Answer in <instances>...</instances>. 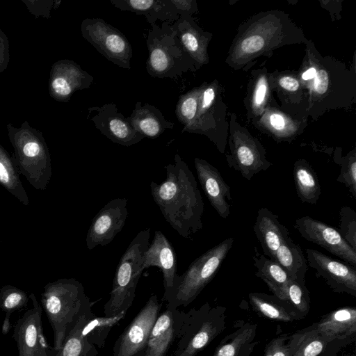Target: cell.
I'll use <instances>...</instances> for the list:
<instances>
[{
    "mask_svg": "<svg viewBox=\"0 0 356 356\" xmlns=\"http://www.w3.org/2000/svg\"><path fill=\"white\" fill-rule=\"evenodd\" d=\"M111 3L121 10L145 15L152 25L157 19L170 22L179 17L171 0H111Z\"/></svg>",
    "mask_w": 356,
    "mask_h": 356,
    "instance_id": "24",
    "label": "cell"
},
{
    "mask_svg": "<svg viewBox=\"0 0 356 356\" xmlns=\"http://www.w3.org/2000/svg\"><path fill=\"white\" fill-rule=\"evenodd\" d=\"M150 228L140 231L121 257L114 275L110 298L104 307L105 316L127 312L136 296L143 271L144 254L149 245Z\"/></svg>",
    "mask_w": 356,
    "mask_h": 356,
    "instance_id": "5",
    "label": "cell"
},
{
    "mask_svg": "<svg viewBox=\"0 0 356 356\" xmlns=\"http://www.w3.org/2000/svg\"><path fill=\"white\" fill-rule=\"evenodd\" d=\"M19 171L12 160L0 149V185L23 205H30L28 194L19 177Z\"/></svg>",
    "mask_w": 356,
    "mask_h": 356,
    "instance_id": "32",
    "label": "cell"
},
{
    "mask_svg": "<svg viewBox=\"0 0 356 356\" xmlns=\"http://www.w3.org/2000/svg\"><path fill=\"white\" fill-rule=\"evenodd\" d=\"M267 72H257L252 80L247 109L252 118H260L264 113L268 99L270 76Z\"/></svg>",
    "mask_w": 356,
    "mask_h": 356,
    "instance_id": "35",
    "label": "cell"
},
{
    "mask_svg": "<svg viewBox=\"0 0 356 356\" xmlns=\"http://www.w3.org/2000/svg\"><path fill=\"white\" fill-rule=\"evenodd\" d=\"M90 300L82 284L74 278L47 283L41 294V305L54 332V348L58 351Z\"/></svg>",
    "mask_w": 356,
    "mask_h": 356,
    "instance_id": "4",
    "label": "cell"
},
{
    "mask_svg": "<svg viewBox=\"0 0 356 356\" xmlns=\"http://www.w3.org/2000/svg\"><path fill=\"white\" fill-rule=\"evenodd\" d=\"M127 200L117 197L107 202L92 220L86 234L88 250L110 243L124 227L128 216Z\"/></svg>",
    "mask_w": 356,
    "mask_h": 356,
    "instance_id": "15",
    "label": "cell"
},
{
    "mask_svg": "<svg viewBox=\"0 0 356 356\" xmlns=\"http://www.w3.org/2000/svg\"><path fill=\"white\" fill-rule=\"evenodd\" d=\"M249 298L252 307L266 318L284 322L293 319L292 314L264 293H251Z\"/></svg>",
    "mask_w": 356,
    "mask_h": 356,
    "instance_id": "38",
    "label": "cell"
},
{
    "mask_svg": "<svg viewBox=\"0 0 356 356\" xmlns=\"http://www.w3.org/2000/svg\"><path fill=\"white\" fill-rule=\"evenodd\" d=\"M148 58L146 68L153 77L176 78L188 71L198 69L185 52L172 25L163 22L161 27L152 25L147 38Z\"/></svg>",
    "mask_w": 356,
    "mask_h": 356,
    "instance_id": "6",
    "label": "cell"
},
{
    "mask_svg": "<svg viewBox=\"0 0 356 356\" xmlns=\"http://www.w3.org/2000/svg\"><path fill=\"white\" fill-rule=\"evenodd\" d=\"M316 330L327 341L342 339L356 332V309L343 307L330 313L318 324Z\"/></svg>",
    "mask_w": 356,
    "mask_h": 356,
    "instance_id": "27",
    "label": "cell"
},
{
    "mask_svg": "<svg viewBox=\"0 0 356 356\" xmlns=\"http://www.w3.org/2000/svg\"><path fill=\"white\" fill-rule=\"evenodd\" d=\"M288 346L291 356H317L325 349L326 340L314 330L294 334Z\"/></svg>",
    "mask_w": 356,
    "mask_h": 356,
    "instance_id": "36",
    "label": "cell"
},
{
    "mask_svg": "<svg viewBox=\"0 0 356 356\" xmlns=\"http://www.w3.org/2000/svg\"><path fill=\"white\" fill-rule=\"evenodd\" d=\"M197 111L193 134L206 136L222 154L225 152L227 136L220 129L225 123V104L220 97V88L216 80L203 83L200 86Z\"/></svg>",
    "mask_w": 356,
    "mask_h": 356,
    "instance_id": "11",
    "label": "cell"
},
{
    "mask_svg": "<svg viewBox=\"0 0 356 356\" xmlns=\"http://www.w3.org/2000/svg\"><path fill=\"white\" fill-rule=\"evenodd\" d=\"M276 82L279 87L286 92H299L300 94L301 84L295 76L289 74H280L277 76Z\"/></svg>",
    "mask_w": 356,
    "mask_h": 356,
    "instance_id": "43",
    "label": "cell"
},
{
    "mask_svg": "<svg viewBox=\"0 0 356 356\" xmlns=\"http://www.w3.org/2000/svg\"><path fill=\"white\" fill-rule=\"evenodd\" d=\"M251 335L250 328L244 330L229 343L216 348L213 356H238L242 346L249 340Z\"/></svg>",
    "mask_w": 356,
    "mask_h": 356,
    "instance_id": "42",
    "label": "cell"
},
{
    "mask_svg": "<svg viewBox=\"0 0 356 356\" xmlns=\"http://www.w3.org/2000/svg\"><path fill=\"white\" fill-rule=\"evenodd\" d=\"M222 320L216 309L206 303L186 313L180 335L168 356H195L222 330Z\"/></svg>",
    "mask_w": 356,
    "mask_h": 356,
    "instance_id": "8",
    "label": "cell"
},
{
    "mask_svg": "<svg viewBox=\"0 0 356 356\" xmlns=\"http://www.w3.org/2000/svg\"><path fill=\"white\" fill-rule=\"evenodd\" d=\"M172 27L184 50L194 60L198 68L207 64V47L212 35L204 32L191 15H180Z\"/></svg>",
    "mask_w": 356,
    "mask_h": 356,
    "instance_id": "21",
    "label": "cell"
},
{
    "mask_svg": "<svg viewBox=\"0 0 356 356\" xmlns=\"http://www.w3.org/2000/svg\"><path fill=\"white\" fill-rule=\"evenodd\" d=\"M162 305L156 295L150 296L116 340L112 356H145L151 330Z\"/></svg>",
    "mask_w": 356,
    "mask_h": 356,
    "instance_id": "12",
    "label": "cell"
},
{
    "mask_svg": "<svg viewBox=\"0 0 356 356\" xmlns=\"http://www.w3.org/2000/svg\"><path fill=\"white\" fill-rule=\"evenodd\" d=\"M127 312L112 316H94L82 327V335L92 344L98 348L104 346L111 330L123 319Z\"/></svg>",
    "mask_w": 356,
    "mask_h": 356,
    "instance_id": "33",
    "label": "cell"
},
{
    "mask_svg": "<svg viewBox=\"0 0 356 356\" xmlns=\"http://www.w3.org/2000/svg\"><path fill=\"white\" fill-rule=\"evenodd\" d=\"M194 163L198 180L211 205L221 218H228L229 202L232 200L230 186L218 170L206 160L196 157Z\"/></svg>",
    "mask_w": 356,
    "mask_h": 356,
    "instance_id": "20",
    "label": "cell"
},
{
    "mask_svg": "<svg viewBox=\"0 0 356 356\" xmlns=\"http://www.w3.org/2000/svg\"><path fill=\"white\" fill-rule=\"evenodd\" d=\"M255 250L253 256L254 266L257 268L255 275L264 280L279 300L287 301L289 276L278 263Z\"/></svg>",
    "mask_w": 356,
    "mask_h": 356,
    "instance_id": "26",
    "label": "cell"
},
{
    "mask_svg": "<svg viewBox=\"0 0 356 356\" xmlns=\"http://www.w3.org/2000/svg\"><path fill=\"white\" fill-rule=\"evenodd\" d=\"M29 300V295L16 286L6 284L0 289V309L6 314L2 325L3 334H7L11 327V314L26 307Z\"/></svg>",
    "mask_w": 356,
    "mask_h": 356,
    "instance_id": "34",
    "label": "cell"
},
{
    "mask_svg": "<svg viewBox=\"0 0 356 356\" xmlns=\"http://www.w3.org/2000/svg\"><path fill=\"white\" fill-rule=\"evenodd\" d=\"M143 266L144 270L152 266L161 270L164 286L162 300L168 302L179 286L180 275L177 274L175 249L161 231H155L153 240L145 252Z\"/></svg>",
    "mask_w": 356,
    "mask_h": 356,
    "instance_id": "16",
    "label": "cell"
},
{
    "mask_svg": "<svg viewBox=\"0 0 356 356\" xmlns=\"http://www.w3.org/2000/svg\"><path fill=\"white\" fill-rule=\"evenodd\" d=\"M127 120L139 134L150 138L160 136L165 130L172 129L175 126L154 106L141 102H136L134 109Z\"/></svg>",
    "mask_w": 356,
    "mask_h": 356,
    "instance_id": "23",
    "label": "cell"
},
{
    "mask_svg": "<svg viewBox=\"0 0 356 356\" xmlns=\"http://www.w3.org/2000/svg\"><path fill=\"white\" fill-rule=\"evenodd\" d=\"M307 61L316 73L307 81L308 106L313 118L331 109L350 106L356 99V76L340 62L322 57L311 41L307 42Z\"/></svg>",
    "mask_w": 356,
    "mask_h": 356,
    "instance_id": "3",
    "label": "cell"
},
{
    "mask_svg": "<svg viewBox=\"0 0 356 356\" xmlns=\"http://www.w3.org/2000/svg\"><path fill=\"white\" fill-rule=\"evenodd\" d=\"M234 241L233 237L227 238L195 259L180 275L179 286L166 306L178 309L191 303L217 273Z\"/></svg>",
    "mask_w": 356,
    "mask_h": 356,
    "instance_id": "7",
    "label": "cell"
},
{
    "mask_svg": "<svg viewBox=\"0 0 356 356\" xmlns=\"http://www.w3.org/2000/svg\"><path fill=\"white\" fill-rule=\"evenodd\" d=\"M33 307L20 317L14 327L13 338L19 356H54L56 350L45 339L42 327V307L34 293L29 294Z\"/></svg>",
    "mask_w": 356,
    "mask_h": 356,
    "instance_id": "13",
    "label": "cell"
},
{
    "mask_svg": "<svg viewBox=\"0 0 356 356\" xmlns=\"http://www.w3.org/2000/svg\"><path fill=\"white\" fill-rule=\"evenodd\" d=\"M253 229L264 255L273 261L279 247L290 237L288 229L280 222L278 216L265 207L258 210Z\"/></svg>",
    "mask_w": 356,
    "mask_h": 356,
    "instance_id": "22",
    "label": "cell"
},
{
    "mask_svg": "<svg viewBox=\"0 0 356 356\" xmlns=\"http://www.w3.org/2000/svg\"><path fill=\"white\" fill-rule=\"evenodd\" d=\"M200 87H195L180 95L176 105L175 114L178 121L184 126L182 131L193 132Z\"/></svg>",
    "mask_w": 356,
    "mask_h": 356,
    "instance_id": "37",
    "label": "cell"
},
{
    "mask_svg": "<svg viewBox=\"0 0 356 356\" xmlns=\"http://www.w3.org/2000/svg\"><path fill=\"white\" fill-rule=\"evenodd\" d=\"M88 118L96 128L112 142L130 147L145 137L136 131L114 104L88 108Z\"/></svg>",
    "mask_w": 356,
    "mask_h": 356,
    "instance_id": "17",
    "label": "cell"
},
{
    "mask_svg": "<svg viewBox=\"0 0 356 356\" xmlns=\"http://www.w3.org/2000/svg\"><path fill=\"white\" fill-rule=\"evenodd\" d=\"M94 316L92 304L89 300L83 308L75 325L67 336L62 347L54 356H97L96 346L90 343L81 334L83 325Z\"/></svg>",
    "mask_w": 356,
    "mask_h": 356,
    "instance_id": "25",
    "label": "cell"
},
{
    "mask_svg": "<svg viewBox=\"0 0 356 356\" xmlns=\"http://www.w3.org/2000/svg\"><path fill=\"white\" fill-rule=\"evenodd\" d=\"M230 154L226 155L229 168L248 181L272 165L262 145L245 129L235 123L232 114L229 137Z\"/></svg>",
    "mask_w": 356,
    "mask_h": 356,
    "instance_id": "9",
    "label": "cell"
},
{
    "mask_svg": "<svg viewBox=\"0 0 356 356\" xmlns=\"http://www.w3.org/2000/svg\"><path fill=\"white\" fill-rule=\"evenodd\" d=\"M186 312L166 306L151 330L145 356H168L180 335Z\"/></svg>",
    "mask_w": 356,
    "mask_h": 356,
    "instance_id": "19",
    "label": "cell"
},
{
    "mask_svg": "<svg viewBox=\"0 0 356 356\" xmlns=\"http://www.w3.org/2000/svg\"><path fill=\"white\" fill-rule=\"evenodd\" d=\"M338 231L343 238L356 250V212L354 209L347 206L340 209Z\"/></svg>",
    "mask_w": 356,
    "mask_h": 356,
    "instance_id": "40",
    "label": "cell"
},
{
    "mask_svg": "<svg viewBox=\"0 0 356 356\" xmlns=\"http://www.w3.org/2000/svg\"><path fill=\"white\" fill-rule=\"evenodd\" d=\"M302 42L307 40L288 15L280 10L262 12L238 28L226 63L235 70H245L261 56L286 44Z\"/></svg>",
    "mask_w": 356,
    "mask_h": 356,
    "instance_id": "2",
    "label": "cell"
},
{
    "mask_svg": "<svg viewBox=\"0 0 356 356\" xmlns=\"http://www.w3.org/2000/svg\"><path fill=\"white\" fill-rule=\"evenodd\" d=\"M284 338L273 340L268 346L264 356H291L289 346L285 345Z\"/></svg>",
    "mask_w": 356,
    "mask_h": 356,
    "instance_id": "44",
    "label": "cell"
},
{
    "mask_svg": "<svg viewBox=\"0 0 356 356\" xmlns=\"http://www.w3.org/2000/svg\"><path fill=\"white\" fill-rule=\"evenodd\" d=\"M274 261L286 272L290 279L305 283L307 262L301 247L289 237L279 247Z\"/></svg>",
    "mask_w": 356,
    "mask_h": 356,
    "instance_id": "29",
    "label": "cell"
},
{
    "mask_svg": "<svg viewBox=\"0 0 356 356\" xmlns=\"http://www.w3.org/2000/svg\"><path fill=\"white\" fill-rule=\"evenodd\" d=\"M294 228L305 240L320 245L348 264L356 266V250L343 238L337 229L309 216L296 219Z\"/></svg>",
    "mask_w": 356,
    "mask_h": 356,
    "instance_id": "14",
    "label": "cell"
},
{
    "mask_svg": "<svg viewBox=\"0 0 356 356\" xmlns=\"http://www.w3.org/2000/svg\"><path fill=\"white\" fill-rule=\"evenodd\" d=\"M165 179L150 184L152 198L166 222L188 238L202 228L204 202L193 172L179 154L165 167Z\"/></svg>",
    "mask_w": 356,
    "mask_h": 356,
    "instance_id": "1",
    "label": "cell"
},
{
    "mask_svg": "<svg viewBox=\"0 0 356 356\" xmlns=\"http://www.w3.org/2000/svg\"><path fill=\"white\" fill-rule=\"evenodd\" d=\"M179 15H191L197 11V2L195 0H171Z\"/></svg>",
    "mask_w": 356,
    "mask_h": 356,
    "instance_id": "45",
    "label": "cell"
},
{
    "mask_svg": "<svg viewBox=\"0 0 356 356\" xmlns=\"http://www.w3.org/2000/svg\"><path fill=\"white\" fill-rule=\"evenodd\" d=\"M287 301L299 312L307 313L309 308V299L305 283L290 279L287 286Z\"/></svg>",
    "mask_w": 356,
    "mask_h": 356,
    "instance_id": "41",
    "label": "cell"
},
{
    "mask_svg": "<svg viewBox=\"0 0 356 356\" xmlns=\"http://www.w3.org/2000/svg\"><path fill=\"white\" fill-rule=\"evenodd\" d=\"M293 181L297 195L302 203L316 204L321 193L316 173L305 159L293 164Z\"/></svg>",
    "mask_w": 356,
    "mask_h": 356,
    "instance_id": "28",
    "label": "cell"
},
{
    "mask_svg": "<svg viewBox=\"0 0 356 356\" xmlns=\"http://www.w3.org/2000/svg\"><path fill=\"white\" fill-rule=\"evenodd\" d=\"M84 38L107 60L124 69H131L132 48L126 36L101 18L83 21Z\"/></svg>",
    "mask_w": 356,
    "mask_h": 356,
    "instance_id": "10",
    "label": "cell"
},
{
    "mask_svg": "<svg viewBox=\"0 0 356 356\" xmlns=\"http://www.w3.org/2000/svg\"><path fill=\"white\" fill-rule=\"evenodd\" d=\"M307 63H308V64H309L311 65L301 74V76H300L301 79L304 81H309V80L314 79L316 75V70L315 67L314 65H312L311 63H309V62H307Z\"/></svg>",
    "mask_w": 356,
    "mask_h": 356,
    "instance_id": "46",
    "label": "cell"
},
{
    "mask_svg": "<svg viewBox=\"0 0 356 356\" xmlns=\"http://www.w3.org/2000/svg\"><path fill=\"white\" fill-rule=\"evenodd\" d=\"M260 127L266 129L277 141L289 140L299 132V123L282 112L267 106L264 113L257 121Z\"/></svg>",
    "mask_w": 356,
    "mask_h": 356,
    "instance_id": "30",
    "label": "cell"
},
{
    "mask_svg": "<svg viewBox=\"0 0 356 356\" xmlns=\"http://www.w3.org/2000/svg\"><path fill=\"white\" fill-rule=\"evenodd\" d=\"M334 162L341 166L337 181L345 185L349 192L356 198V152L353 149L343 157L336 152Z\"/></svg>",
    "mask_w": 356,
    "mask_h": 356,
    "instance_id": "39",
    "label": "cell"
},
{
    "mask_svg": "<svg viewBox=\"0 0 356 356\" xmlns=\"http://www.w3.org/2000/svg\"><path fill=\"white\" fill-rule=\"evenodd\" d=\"M65 72V75L58 76L51 82L54 92L62 97L70 96L74 90L90 88L93 83L94 77L79 66L71 65Z\"/></svg>",
    "mask_w": 356,
    "mask_h": 356,
    "instance_id": "31",
    "label": "cell"
},
{
    "mask_svg": "<svg viewBox=\"0 0 356 356\" xmlns=\"http://www.w3.org/2000/svg\"><path fill=\"white\" fill-rule=\"evenodd\" d=\"M307 262L335 291L356 296V270L316 250L307 248Z\"/></svg>",
    "mask_w": 356,
    "mask_h": 356,
    "instance_id": "18",
    "label": "cell"
}]
</instances>
